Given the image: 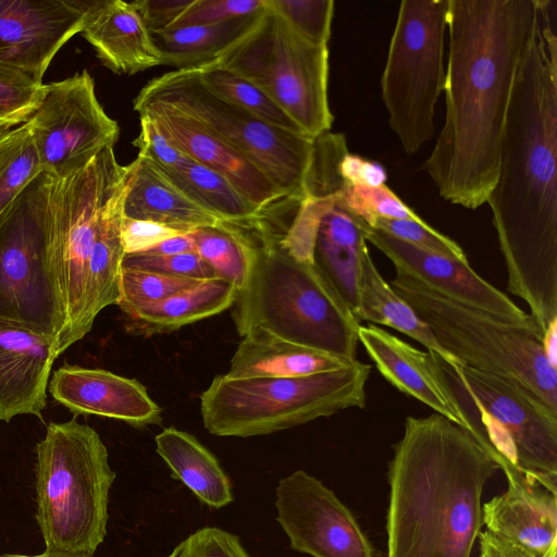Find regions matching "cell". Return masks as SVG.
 Returning <instances> with one entry per match:
<instances>
[{"label": "cell", "mask_w": 557, "mask_h": 557, "mask_svg": "<svg viewBox=\"0 0 557 557\" xmlns=\"http://www.w3.org/2000/svg\"><path fill=\"white\" fill-rule=\"evenodd\" d=\"M369 363L297 377L234 379L220 374L200 395L205 428L215 436L270 434L366 407Z\"/></svg>", "instance_id": "obj_7"}, {"label": "cell", "mask_w": 557, "mask_h": 557, "mask_svg": "<svg viewBox=\"0 0 557 557\" xmlns=\"http://www.w3.org/2000/svg\"><path fill=\"white\" fill-rule=\"evenodd\" d=\"M338 194L333 195L320 218L312 263L355 314L369 225L339 203Z\"/></svg>", "instance_id": "obj_24"}, {"label": "cell", "mask_w": 557, "mask_h": 557, "mask_svg": "<svg viewBox=\"0 0 557 557\" xmlns=\"http://www.w3.org/2000/svg\"><path fill=\"white\" fill-rule=\"evenodd\" d=\"M36 453V519L46 550L94 555L107 534L115 479L106 445L72 419L50 423Z\"/></svg>", "instance_id": "obj_6"}, {"label": "cell", "mask_w": 557, "mask_h": 557, "mask_svg": "<svg viewBox=\"0 0 557 557\" xmlns=\"http://www.w3.org/2000/svg\"><path fill=\"white\" fill-rule=\"evenodd\" d=\"M448 0H403L381 78L388 124L413 154L434 134L435 104L444 90Z\"/></svg>", "instance_id": "obj_11"}, {"label": "cell", "mask_w": 557, "mask_h": 557, "mask_svg": "<svg viewBox=\"0 0 557 557\" xmlns=\"http://www.w3.org/2000/svg\"><path fill=\"white\" fill-rule=\"evenodd\" d=\"M125 193L124 171L99 215L87 268L81 339L91 330L98 313L110 305H116L120 297L121 265L125 255L121 237Z\"/></svg>", "instance_id": "obj_26"}, {"label": "cell", "mask_w": 557, "mask_h": 557, "mask_svg": "<svg viewBox=\"0 0 557 557\" xmlns=\"http://www.w3.org/2000/svg\"><path fill=\"white\" fill-rule=\"evenodd\" d=\"M201 281L121 267L119 307L123 312L161 301Z\"/></svg>", "instance_id": "obj_36"}, {"label": "cell", "mask_w": 557, "mask_h": 557, "mask_svg": "<svg viewBox=\"0 0 557 557\" xmlns=\"http://www.w3.org/2000/svg\"><path fill=\"white\" fill-rule=\"evenodd\" d=\"M195 69L203 86L218 97L267 124L306 136L284 110L251 83L221 67L215 61Z\"/></svg>", "instance_id": "obj_34"}, {"label": "cell", "mask_w": 557, "mask_h": 557, "mask_svg": "<svg viewBox=\"0 0 557 557\" xmlns=\"http://www.w3.org/2000/svg\"><path fill=\"white\" fill-rule=\"evenodd\" d=\"M557 547L552 548L544 557H557Z\"/></svg>", "instance_id": "obj_51"}, {"label": "cell", "mask_w": 557, "mask_h": 557, "mask_svg": "<svg viewBox=\"0 0 557 557\" xmlns=\"http://www.w3.org/2000/svg\"><path fill=\"white\" fill-rule=\"evenodd\" d=\"M355 317L374 325L392 327L436 352L447 361L461 363L436 341L428 324L413 308L387 283L376 269L369 250L361 264L358 308Z\"/></svg>", "instance_id": "obj_30"}, {"label": "cell", "mask_w": 557, "mask_h": 557, "mask_svg": "<svg viewBox=\"0 0 557 557\" xmlns=\"http://www.w3.org/2000/svg\"><path fill=\"white\" fill-rule=\"evenodd\" d=\"M388 463L387 557H470L498 465L436 412L407 417Z\"/></svg>", "instance_id": "obj_3"}, {"label": "cell", "mask_w": 557, "mask_h": 557, "mask_svg": "<svg viewBox=\"0 0 557 557\" xmlns=\"http://www.w3.org/2000/svg\"><path fill=\"white\" fill-rule=\"evenodd\" d=\"M113 148L107 146L78 170L53 177L49 261L64 314L58 356L81 339L87 268L99 215L125 171L117 163Z\"/></svg>", "instance_id": "obj_13"}, {"label": "cell", "mask_w": 557, "mask_h": 557, "mask_svg": "<svg viewBox=\"0 0 557 557\" xmlns=\"http://www.w3.org/2000/svg\"><path fill=\"white\" fill-rule=\"evenodd\" d=\"M135 99L185 114L253 163L285 196H305L314 140L267 124L218 97L203 86L195 67L152 78Z\"/></svg>", "instance_id": "obj_10"}, {"label": "cell", "mask_w": 557, "mask_h": 557, "mask_svg": "<svg viewBox=\"0 0 557 557\" xmlns=\"http://www.w3.org/2000/svg\"><path fill=\"white\" fill-rule=\"evenodd\" d=\"M159 223L123 216L121 237L125 255L145 252L165 239L185 234Z\"/></svg>", "instance_id": "obj_45"}, {"label": "cell", "mask_w": 557, "mask_h": 557, "mask_svg": "<svg viewBox=\"0 0 557 557\" xmlns=\"http://www.w3.org/2000/svg\"><path fill=\"white\" fill-rule=\"evenodd\" d=\"M9 132H0V141L7 136Z\"/></svg>", "instance_id": "obj_52"}, {"label": "cell", "mask_w": 557, "mask_h": 557, "mask_svg": "<svg viewBox=\"0 0 557 557\" xmlns=\"http://www.w3.org/2000/svg\"><path fill=\"white\" fill-rule=\"evenodd\" d=\"M289 221L286 209L269 207L249 223L235 224L253 247L250 272L233 306L235 327L242 337L259 330L354 362L360 321L313 263L281 245Z\"/></svg>", "instance_id": "obj_4"}, {"label": "cell", "mask_w": 557, "mask_h": 557, "mask_svg": "<svg viewBox=\"0 0 557 557\" xmlns=\"http://www.w3.org/2000/svg\"><path fill=\"white\" fill-rule=\"evenodd\" d=\"M42 171L63 177L114 146L120 127L101 107L87 70L45 84L41 100L28 120Z\"/></svg>", "instance_id": "obj_14"}, {"label": "cell", "mask_w": 557, "mask_h": 557, "mask_svg": "<svg viewBox=\"0 0 557 557\" xmlns=\"http://www.w3.org/2000/svg\"><path fill=\"white\" fill-rule=\"evenodd\" d=\"M557 322L552 324L548 330H546L543 334V343L545 352L549 359V361L557 367Z\"/></svg>", "instance_id": "obj_49"}, {"label": "cell", "mask_w": 557, "mask_h": 557, "mask_svg": "<svg viewBox=\"0 0 557 557\" xmlns=\"http://www.w3.org/2000/svg\"><path fill=\"white\" fill-rule=\"evenodd\" d=\"M350 363L256 330L242 337L225 374L234 379L297 377L342 369Z\"/></svg>", "instance_id": "obj_27"}, {"label": "cell", "mask_w": 557, "mask_h": 557, "mask_svg": "<svg viewBox=\"0 0 557 557\" xmlns=\"http://www.w3.org/2000/svg\"><path fill=\"white\" fill-rule=\"evenodd\" d=\"M556 0H539L520 61L488 203L508 290L544 332L557 322Z\"/></svg>", "instance_id": "obj_1"}, {"label": "cell", "mask_w": 557, "mask_h": 557, "mask_svg": "<svg viewBox=\"0 0 557 557\" xmlns=\"http://www.w3.org/2000/svg\"><path fill=\"white\" fill-rule=\"evenodd\" d=\"M193 0H136L132 1L149 32L171 27Z\"/></svg>", "instance_id": "obj_46"}, {"label": "cell", "mask_w": 557, "mask_h": 557, "mask_svg": "<svg viewBox=\"0 0 557 557\" xmlns=\"http://www.w3.org/2000/svg\"><path fill=\"white\" fill-rule=\"evenodd\" d=\"M372 228L383 231L420 248L468 261L463 249L451 238L430 226L424 220L376 219Z\"/></svg>", "instance_id": "obj_40"}, {"label": "cell", "mask_w": 557, "mask_h": 557, "mask_svg": "<svg viewBox=\"0 0 557 557\" xmlns=\"http://www.w3.org/2000/svg\"><path fill=\"white\" fill-rule=\"evenodd\" d=\"M358 339L389 384L463 428L460 414L433 371L428 350L417 349L374 324L360 325Z\"/></svg>", "instance_id": "obj_23"}, {"label": "cell", "mask_w": 557, "mask_h": 557, "mask_svg": "<svg viewBox=\"0 0 557 557\" xmlns=\"http://www.w3.org/2000/svg\"><path fill=\"white\" fill-rule=\"evenodd\" d=\"M366 240L384 253L396 271L441 296L515 323L536 325L505 293L481 277L469 261L420 248L370 226Z\"/></svg>", "instance_id": "obj_17"}, {"label": "cell", "mask_w": 557, "mask_h": 557, "mask_svg": "<svg viewBox=\"0 0 557 557\" xmlns=\"http://www.w3.org/2000/svg\"><path fill=\"white\" fill-rule=\"evenodd\" d=\"M53 175L42 171L0 214V323L55 339L64 314L49 261Z\"/></svg>", "instance_id": "obj_12"}, {"label": "cell", "mask_w": 557, "mask_h": 557, "mask_svg": "<svg viewBox=\"0 0 557 557\" xmlns=\"http://www.w3.org/2000/svg\"><path fill=\"white\" fill-rule=\"evenodd\" d=\"M0 557H94V556L92 555L70 554V553L45 550L42 554L35 555V556L10 554V555H3Z\"/></svg>", "instance_id": "obj_50"}, {"label": "cell", "mask_w": 557, "mask_h": 557, "mask_svg": "<svg viewBox=\"0 0 557 557\" xmlns=\"http://www.w3.org/2000/svg\"><path fill=\"white\" fill-rule=\"evenodd\" d=\"M163 134L194 161L222 175L250 205L261 210L285 195L249 160L190 117L154 101H133Z\"/></svg>", "instance_id": "obj_18"}, {"label": "cell", "mask_w": 557, "mask_h": 557, "mask_svg": "<svg viewBox=\"0 0 557 557\" xmlns=\"http://www.w3.org/2000/svg\"><path fill=\"white\" fill-rule=\"evenodd\" d=\"M41 172L27 121L11 129L0 141V214Z\"/></svg>", "instance_id": "obj_35"}, {"label": "cell", "mask_w": 557, "mask_h": 557, "mask_svg": "<svg viewBox=\"0 0 557 557\" xmlns=\"http://www.w3.org/2000/svg\"><path fill=\"white\" fill-rule=\"evenodd\" d=\"M486 531L530 557L557 547V494L528 481L507 478V490L482 504Z\"/></svg>", "instance_id": "obj_21"}, {"label": "cell", "mask_w": 557, "mask_h": 557, "mask_svg": "<svg viewBox=\"0 0 557 557\" xmlns=\"http://www.w3.org/2000/svg\"><path fill=\"white\" fill-rule=\"evenodd\" d=\"M258 14L215 24L149 33L161 57V65L177 70L191 69L215 61L251 27Z\"/></svg>", "instance_id": "obj_31"}, {"label": "cell", "mask_w": 557, "mask_h": 557, "mask_svg": "<svg viewBox=\"0 0 557 557\" xmlns=\"http://www.w3.org/2000/svg\"><path fill=\"white\" fill-rule=\"evenodd\" d=\"M123 214L183 232L216 225L221 220L181 191L149 159L137 158L125 166Z\"/></svg>", "instance_id": "obj_25"}, {"label": "cell", "mask_w": 557, "mask_h": 557, "mask_svg": "<svg viewBox=\"0 0 557 557\" xmlns=\"http://www.w3.org/2000/svg\"><path fill=\"white\" fill-rule=\"evenodd\" d=\"M262 90L311 139L330 132L329 48L297 35L268 5L216 60Z\"/></svg>", "instance_id": "obj_9"}, {"label": "cell", "mask_w": 557, "mask_h": 557, "mask_svg": "<svg viewBox=\"0 0 557 557\" xmlns=\"http://www.w3.org/2000/svg\"><path fill=\"white\" fill-rule=\"evenodd\" d=\"M339 203L372 227L376 219L422 221L386 185L366 186L345 184L338 195Z\"/></svg>", "instance_id": "obj_37"}, {"label": "cell", "mask_w": 557, "mask_h": 557, "mask_svg": "<svg viewBox=\"0 0 557 557\" xmlns=\"http://www.w3.org/2000/svg\"><path fill=\"white\" fill-rule=\"evenodd\" d=\"M166 557H250L239 537L215 527L198 529Z\"/></svg>", "instance_id": "obj_43"}, {"label": "cell", "mask_w": 557, "mask_h": 557, "mask_svg": "<svg viewBox=\"0 0 557 557\" xmlns=\"http://www.w3.org/2000/svg\"><path fill=\"white\" fill-rule=\"evenodd\" d=\"M389 284L462 364L521 386L557 412V367L549 361L536 325L450 300L398 271Z\"/></svg>", "instance_id": "obj_8"}, {"label": "cell", "mask_w": 557, "mask_h": 557, "mask_svg": "<svg viewBox=\"0 0 557 557\" xmlns=\"http://www.w3.org/2000/svg\"><path fill=\"white\" fill-rule=\"evenodd\" d=\"M537 7L539 0H448L446 114L422 165L444 200L471 210L486 202Z\"/></svg>", "instance_id": "obj_2"}, {"label": "cell", "mask_w": 557, "mask_h": 557, "mask_svg": "<svg viewBox=\"0 0 557 557\" xmlns=\"http://www.w3.org/2000/svg\"><path fill=\"white\" fill-rule=\"evenodd\" d=\"M339 173L348 185L382 186L387 173L384 166L372 160L346 151L339 161Z\"/></svg>", "instance_id": "obj_47"}, {"label": "cell", "mask_w": 557, "mask_h": 557, "mask_svg": "<svg viewBox=\"0 0 557 557\" xmlns=\"http://www.w3.org/2000/svg\"><path fill=\"white\" fill-rule=\"evenodd\" d=\"M276 521L292 549L312 557H375L350 510L332 490L304 470L281 479Z\"/></svg>", "instance_id": "obj_15"}, {"label": "cell", "mask_w": 557, "mask_h": 557, "mask_svg": "<svg viewBox=\"0 0 557 557\" xmlns=\"http://www.w3.org/2000/svg\"><path fill=\"white\" fill-rule=\"evenodd\" d=\"M238 287L220 277L197 285L161 301L124 312L127 327L144 336L165 334L232 308Z\"/></svg>", "instance_id": "obj_28"}, {"label": "cell", "mask_w": 557, "mask_h": 557, "mask_svg": "<svg viewBox=\"0 0 557 557\" xmlns=\"http://www.w3.org/2000/svg\"><path fill=\"white\" fill-rule=\"evenodd\" d=\"M140 131L133 145L138 156L151 160L161 171L173 170L186 156L158 127L154 121L145 114L139 115Z\"/></svg>", "instance_id": "obj_44"}, {"label": "cell", "mask_w": 557, "mask_h": 557, "mask_svg": "<svg viewBox=\"0 0 557 557\" xmlns=\"http://www.w3.org/2000/svg\"><path fill=\"white\" fill-rule=\"evenodd\" d=\"M196 251L195 243L190 232L169 238L152 247L151 249L139 252L151 256H173L185 252Z\"/></svg>", "instance_id": "obj_48"}, {"label": "cell", "mask_w": 557, "mask_h": 557, "mask_svg": "<svg viewBox=\"0 0 557 557\" xmlns=\"http://www.w3.org/2000/svg\"><path fill=\"white\" fill-rule=\"evenodd\" d=\"M158 455L197 498L211 508L233 502L232 482L214 455L194 435L174 426L154 437Z\"/></svg>", "instance_id": "obj_29"}, {"label": "cell", "mask_w": 557, "mask_h": 557, "mask_svg": "<svg viewBox=\"0 0 557 557\" xmlns=\"http://www.w3.org/2000/svg\"><path fill=\"white\" fill-rule=\"evenodd\" d=\"M121 267L197 281L216 277L211 267L196 251L173 256L124 255Z\"/></svg>", "instance_id": "obj_41"}, {"label": "cell", "mask_w": 557, "mask_h": 557, "mask_svg": "<svg viewBox=\"0 0 557 557\" xmlns=\"http://www.w3.org/2000/svg\"><path fill=\"white\" fill-rule=\"evenodd\" d=\"M45 84L23 73L0 67V132L27 122L37 109Z\"/></svg>", "instance_id": "obj_39"}, {"label": "cell", "mask_w": 557, "mask_h": 557, "mask_svg": "<svg viewBox=\"0 0 557 557\" xmlns=\"http://www.w3.org/2000/svg\"><path fill=\"white\" fill-rule=\"evenodd\" d=\"M265 0H193L190 5L169 27L208 25L259 13Z\"/></svg>", "instance_id": "obj_42"}, {"label": "cell", "mask_w": 557, "mask_h": 557, "mask_svg": "<svg viewBox=\"0 0 557 557\" xmlns=\"http://www.w3.org/2000/svg\"><path fill=\"white\" fill-rule=\"evenodd\" d=\"M297 35L307 41L327 46L334 14L333 0H265Z\"/></svg>", "instance_id": "obj_38"}, {"label": "cell", "mask_w": 557, "mask_h": 557, "mask_svg": "<svg viewBox=\"0 0 557 557\" xmlns=\"http://www.w3.org/2000/svg\"><path fill=\"white\" fill-rule=\"evenodd\" d=\"M161 173L187 197L221 221L247 222L255 219L260 212L245 200L222 175L194 161L188 156H185L173 170L161 171Z\"/></svg>", "instance_id": "obj_32"}, {"label": "cell", "mask_w": 557, "mask_h": 557, "mask_svg": "<svg viewBox=\"0 0 557 557\" xmlns=\"http://www.w3.org/2000/svg\"><path fill=\"white\" fill-rule=\"evenodd\" d=\"M79 34L115 74L134 75L161 65L150 33L132 2L89 0Z\"/></svg>", "instance_id": "obj_22"}, {"label": "cell", "mask_w": 557, "mask_h": 557, "mask_svg": "<svg viewBox=\"0 0 557 557\" xmlns=\"http://www.w3.org/2000/svg\"><path fill=\"white\" fill-rule=\"evenodd\" d=\"M57 357L55 339L0 323V421L21 414L41 418Z\"/></svg>", "instance_id": "obj_20"}, {"label": "cell", "mask_w": 557, "mask_h": 557, "mask_svg": "<svg viewBox=\"0 0 557 557\" xmlns=\"http://www.w3.org/2000/svg\"><path fill=\"white\" fill-rule=\"evenodd\" d=\"M496 557H503V556H496Z\"/></svg>", "instance_id": "obj_53"}, {"label": "cell", "mask_w": 557, "mask_h": 557, "mask_svg": "<svg viewBox=\"0 0 557 557\" xmlns=\"http://www.w3.org/2000/svg\"><path fill=\"white\" fill-rule=\"evenodd\" d=\"M429 351L469 434L504 471L557 494V412L521 386Z\"/></svg>", "instance_id": "obj_5"}, {"label": "cell", "mask_w": 557, "mask_h": 557, "mask_svg": "<svg viewBox=\"0 0 557 557\" xmlns=\"http://www.w3.org/2000/svg\"><path fill=\"white\" fill-rule=\"evenodd\" d=\"M89 0H0V67L38 84L57 52L81 33Z\"/></svg>", "instance_id": "obj_16"}, {"label": "cell", "mask_w": 557, "mask_h": 557, "mask_svg": "<svg viewBox=\"0 0 557 557\" xmlns=\"http://www.w3.org/2000/svg\"><path fill=\"white\" fill-rule=\"evenodd\" d=\"M196 252L214 271L216 277L236 285L246 282L253 260V247L246 232L230 222L190 231Z\"/></svg>", "instance_id": "obj_33"}, {"label": "cell", "mask_w": 557, "mask_h": 557, "mask_svg": "<svg viewBox=\"0 0 557 557\" xmlns=\"http://www.w3.org/2000/svg\"><path fill=\"white\" fill-rule=\"evenodd\" d=\"M49 392L75 414L112 418L138 428L161 421V408L141 383L108 370L64 364L53 372Z\"/></svg>", "instance_id": "obj_19"}]
</instances>
